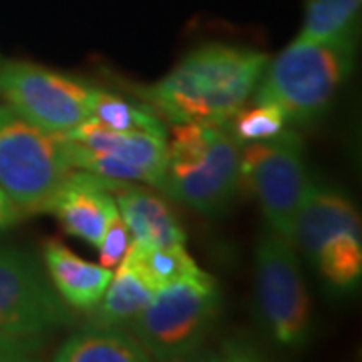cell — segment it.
Here are the masks:
<instances>
[{"label": "cell", "instance_id": "obj_1", "mask_svg": "<svg viewBox=\"0 0 362 362\" xmlns=\"http://www.w3.org/2000/svg\"><path fill=\"white\" fill-rule=\"evenodd\" d=\"M266 65L264 52L207 45L189 52L156 85L139 87L137 93L175 125L223 127L246 105Z\"/></svg>", "mask_w": 362, "mask_h": 362}, {"label": "cell", "instance_id": "obj_2", "mask_svg": "<svg viewBox=\"0 0 362 362\" xmlns=\"http://www.w3.org/2000/svg\"><path fill=\"white\" fill-rule=\"evenodd\" d=\"M240 163L242 145L232 131L195 123L175 125L159 189L204 216H216L240 194Z\"/></svg>", "mask_w": 362, "mask_h": 362}, {"label": "cell", "instance_id": "obj_3", "mask_svg": "<svg viewBox=\"0 0 362 362\" xmlns=\"http://www.w3.org/2000/svg\"><path fill=\"white\" fill-rule=\"evenodd\" d=\"M354 47L296 39L270 65L256 85V103H268L286 121L312 123L326 113L338 87L352 69Z\"/></svg>", "mask_w": 362, "mask_h": 362}, {"label": "cell", "instance_id": "obj_4", "mask_svg": "<svg viewBox=\"0 0 362 362\" xmlns=\"http://www.w3.org/2000/svg\"><path fill=\"white\" fill-rule=\"evenodd\" d=\"M220 312V290L206 272L159 288L129 324L151 358L177 361L204 346Z\"/></svg>", "mask_w": 362, "mask_h": 362}, {"label": "cell", "instance_id": "obj_5", "mask_svg": "<svg viewBox=\"0 0 362 362\" xmlns=\"http://www.w3.org/2000/svg\"><path fill=\"white\" fill-rule=\"evenodd\" d=\"M59 135L42 131L0 105V189L28 216L51 209L71 171Z\"/></svg>", "mask_w": 362, "mask_h": 362}, {"label": "cell", "instance_id": "obj_6", "mask_svg": "<svg viewBox=\"0 0 362 362\" xmlns=\"http://www.w3.org/2000/svg\"><path fill=\"white\" fill-rule=\"evenodd\" d=\"M304 143L296 131L246 143L242 147V183L258 197L268 228L292 244L298 207L308 185Z\"/></svg>", "mask_w": 362, "mask_h": 362}, {"label": "cell", "instance_id": "obj_7", "mask_svg": "<svg viewBox=\"0 0 362 362\" xmlns=\"http://www.w3.org/2000/svg\"><path fill=\"white\" fill-rule=\"evenodd\" d=\"M0 99L42 131L65 135L90 119L93 89L45 66L0 61Z\"/></svg>", "mask_w": 362, "mask_h": 362}, {"label": "cell", "instance_id": "obj_8", "mask_svg": "<svg viewBox=\"0 0 362 362\" xmlns=\"http://www.w3.org/2000/svg\"><path fill=\"white\" fill-rule=\"evenodd\" d=\"M73 322L40 262L30 252L0 244V334L47 337Z\"/></svg>", "mask_w": 362, "mask_h": 362}, {"label": "cell", "instance_id": "obj_9", "mask_svg": "<svg viewBox=\"0 0 362 362\" xmlns=\"http://www.w3.org/2000/svg\"><path fill=\"white\" fill-rule=\"evenodd\" d=\"M262 316L276 342L300 349L310 334V304L294 246L274 230L262 233L256 250Z\"/></svg>", "mask_w": 362, "mask_h": 362}, {"label": "cell", "instance_id": "obj_10", "mask_svg": "<svg viewBox=\"0 0 362 362\" xmlns=\"http://www.w3.org/2000/svg\"><path fill=\"white\" fill-rule=\"evenodd\" d=\"M123 181L107 180L89 171H69L51 204L61 228L73 238H81L99 247L109 221L119 216L113 194Z\"/></svg>", "mask_w": 362, "mask_h": 362}, {"label": "cell", "instance_id": "obj_11", "mask_svg": "<svg viewBox=\"0 0 362 362\" xmlns=\"http://www.w3.org/2000/svg\"><path fill=\"white\" fill-rule=\"evenodd\" d=\"M338 233L361 235L358 211L344 194L308 181L298 207L292 246L314 262L324 242Z\"/></svg>", "mask_w": 362, "mask_h": 362}, {"label": "cell", "instance_id": "obj_12", "mask_svg": "<svg viewBox=\"0 0 362 362\" xmlns=\"http://www.w3.org/2000/svg\"><path fill=\"white\" fill-rule=\"evenodd\" d=\"M115 194L119 216L131 232V244L139 247L185 246L183 228L159 195L133 181H123Z\"/></svg>", "mask_w": 362, "mask_h": 362}, {"label": "cell", "instance_id": "obj_13", "mask_svg": "<svg viewBox=\"0 0 362 362\" xmlns=\"http://www.w3.org/2000/svg\"><path fill=\"white\" fill-rule=\"evenodd\" d=\"M69 139L87 145L95 151H103L127 161L131 165L145 169L153 175L156 187H161V181L168 169V141L161 135L145 131H113L99 125L97 121H85L75 129L65 133Z\"/></svg>", "mask_w": 362, "mask_h": 362}, {"label": "cell", "instance_id": "obj_14", "mask_svg": "<svg viewBox=\"0 0 362 362\" xmlns=\"http://www.w3.org/2000/svg\"><path fill=\"white\" fill-rule=\"evenodd\" d=\"M45 266L54 292L69 308L81 312H90L101 302L113 278L109 268L85 262L54 240L45 246Z\"/></svg>", "mask_w": 362, "mask_h": 362}, {"label": "cell", "instance_id": "obj_15", "mask_svg": "<svg viewBox=\"0 0 362 362\" xmlns=\"http://www.w3.org/2000/svg\"><path fill=\"white\" fill-rule=\"evenodd\" d=\"M101 302L89 312L85 326L93 328H121L135 320V316L153 300L156 288L137 270L129 259L123 258L119 270L111 278Z\"/></svg>", "mask_w": 362, "mask_h": 362}, {"label": "cell", "instance_id": "obj_16", "mask_svg": "<svg viewBox=\"0 0 362 362\" xmlns=\"http://www.w3.org/2000/svg\"><path fill=\"white\" fill-rule=\"evenodd\" d=\"M57 362H145L151 361L137 338L121 328H93L69 337L57 349Z\"/></svg>", "mask_w": 362, "mask_h": 362}, {"label": "cell", "instance_id": "obj_17", "mask_svg": "<svg viewBox=\"0 0 362 362\" xmlns=\"http://www.w3.org/2000/svg\"><path fill=\"white\" fill-rule=\"evenodd\" d=\"M361 0H306L300 40L354 47Z\"/></svg>", "mask_w": 362, "mask_h": 362}, {"label": "cell", "instance_id": "obj_18", "mask_svg": "<svg viewBox=\"0 0 362 362\" xmlns=\"http://www.w3.org/2000/svg\"><path fill=\"white\" fill-rule=\"evenodd\" d=\"M90 119L97 121L107 129L113 131H145L168 137L161 119L145 109L105 90L93 89V103H90Z\"/></svg>", "mask_w": 362, "mask_h": 362}, {"label": "cell", "instance_id": "obj_19", "mask_svg": "<svg viewBox=\"0 0 362 362\" xmlns=\"http://www.w3.org/2000/svg\"><path fill=\"white\" fill-rule=\"evenodd\" d=\"M125 258L141 272L156 290L171 284L180 278L202 272L194 258L185 252V246L139 247L131 244Z\"/></svg>", "mask_w": 362, "mask_h": 362}, {"label": "cell", "instance_id": "obj_20", "mask_svg": "<svg viewBox=\"0 0 362 362\" xmlns=\"http://www.w3.org/2000/svg\"><path fill=\"white\" fill-rule=\"evenodd\" d=\"M314 262L334 288H352L358 282L362 272V244L361 235L338 233L324 242Z\"/></svg>", "mask_w": 362, "mask_h": 362}, {"label": "cell", "instance_id": "obj_21", "mask_svg": "<svg viewBox=\"0 0 362 362\" xmlns=\"http://www.w3.org/2000/svg\"><path fill=\"white\" fill-rule=\"evenodd\" d=\"M284 113L268 103H256L252 109L238 111L232 119V135L240 143L259 141L284 129Z\"/></svg>", "mask_w": 362, "mask_h": 362}, {"label": "cell", "instance_id": "obj_22", "mask_svg": "<svg viewBox=\"0 0 362 362\" xmlns=\"http://www.w3.org/2000/svg\"><path fill=\"white\" fill-rule=\"evenodd\" d=\"M131 246V232L127 228V223L123 221L121 216H115L113 220L109 221L107 230L103 233V240L99 244V258H101V266L113 270L117 268L127 250Z\"/></svg>", "mask_w": 362, "mask_h": 362}, {"label": "cell", "instance_id": "obj_23", "mask_svg": "<svg viewBox=\"0 0 362 362\" xmlns=\"http://www.w3.org/2000/svg\"><path fill=\"white\" fill-rule=\"evenodd\" d=\"M47 337L0 334V362H23L37 358L45 350Z\"/></svg>", "mask_w": 362, "mask_h": 362}, {"label": "cell", "instance_id": "obj_24", "mask_svg": "<svg viewBox=\"0 0 362 362\" xmlns=\"http://www.w3.org/2000/svg\"><path fill=\"white\" fill-rule=\"evenodd\" d=\"M25 218L26 216L18 209V206L0 189V232L11 230V228H14L16 223H21Z\"/></svg>", "mask_w": 362, "mask_h": 362}]
</instances>
